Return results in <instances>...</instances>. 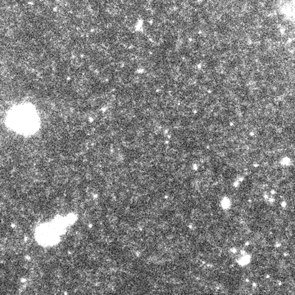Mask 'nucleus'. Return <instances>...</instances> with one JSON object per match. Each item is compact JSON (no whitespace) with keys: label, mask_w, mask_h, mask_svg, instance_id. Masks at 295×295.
<instances>
[{"label":"nucleus","mask_w":295,"mask_h":295,"mask_svg":"<svg viewBox=\"0 0 295 295\" xmlns=\"http://www.w3.org/2000/svg\"><path fill=\"white\" fill-rule=\"evenodd\" d=\"M35 112L31 108L19 107L17 109L12 111L11 117H9V124L12 126L15 131L19 132H32L34 126H37L38 118L35 117Z\"/></svg>","instance_id":"1"}]
</instances>
